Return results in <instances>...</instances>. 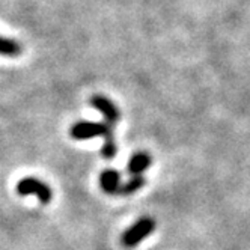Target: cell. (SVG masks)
<instances>
[{
	"instance_id": "2",
	"label": "cell",
	"mask_w": 250,
	"mask_h": 250,
	"mask_svg": "<svg viewBox=\"0 0 250 250\" xmlns=\"http://www.w3.org/2000/svg\"><path fill=\"white\" fill-rule=\"evenodd\" d=\"M155 230V220L152 217H140L121 237V244L125 249H133L140 244Z\"/></svg>"
},
{
	"instance_id": "8",
	"label": "cell",
	"mask_w": 250,
	"mask_h": 250,
	"mask_svg": "<svg viewBox=\"0 0 250 250\" xmlns=\"http://www.w3.org/2000/svg\"><path fill=\"white\" fill-rule=\"evenodd\" d=\"M21 53V45L9 38L0 37V55L8 56V58H15Z\"/></svg>"
},
{
	"instance_id": "7",
	"label": "cell",
	"mask_w": 250,
	"mask_h": 250,
	"mask_svg": "<svg viewBox=\"0 0 250 250\" xmlns=\"http://www.w3.org/2000/svg\"><path fill=\"white\" fill-rule=\"evenodd\" d=\"M146 180L144 175H133L128 181H125L124 184H121L119 190H118V196H131L134 193H137L142 187L145 186Z\"/></svg>"
},
{
	"instance_id": "3",
	"label": "cell",
	"mask_w": 250,
	"mask_h": 250,
	"mask_svg": "<svg viewBox=\"0 0 250 250\" xmlns=\"http://www.w3.org/2000/svg\"><path fill=\"white\" fill-rule=\"evenodd\" d=\"M17 193L20 196H37L42 205H47L53 199L51 188L41 180L35 176H24L17 184Z\"/></svg>"
},
{
	"instance_id": "6",
	"label": "cell",
	"mask_w": 250,
	"mask_h": 250,
	"mask_svg": "<svg viewBox=\"0 0 250 250\" xmlns=\"http://www.w3.org/2000/svg\"><path fill=\"white\" fill-rule=\"evenodd\" d=\"M151 163H152L151 155L145 151H139V152H134L131 155L128 166H127V170L131 176L133 175H142L151 166Z\"/></svg>"
},
{
	"instance_id": "4",
	"label": "cell",
	"mask_w": 250,
	"mask_h": 250,
	"mask_svg": "<svg viewBox=\"0 0 250 250\" xmlns=\"http://www.w3.org/2000/svg\"><path fill=\"white\" fill-rule=\"evenodd\" d=\"M89 101H91V105L94 107V109H97L105 118L107 124L115 125L119 121L121 112H119V109L112 100H109V98L101 95V94H95V95L91 97V100H89Z\"/></svg>"
},
{
	"instance_id": "5",
	"label": "cell",
	"mask_w": 250,
	"mask_h": 250,
	"mask_svg": "<svg viewBox=\"0 0 250 250\" xmlns=\"http://www.w3.org/2000/svg\"><path fill=\"white\" fill-rule=\"evenodd\" d=\"M100 187L105 194H116L121 187V175L115 169H105L100 173Z\"/></svg>"
},
{
	"instance_id": "1",
	"label": "cell",
	"mask_w": 250,
	"mask_h": 250,
	"mask_svg": "<svg viewBox=\"0 0 250 250\" xmlns=\"http://www.w3.org/2000/svg\"><path fill=\"white\" fill-rule=\"evenodd\" d=\"M113 125L107 122H87V121H80L74 124L69 130V134L74 140H87L94 139L98 136H103L104 139L115 137L113 136Z\"/></svg>"
},
{
	"instance_id": "9",
	"label": "cell",
	"mask_w": 250,
	"mask_h": 250,
	"mask_svg": "<svg viewBox=\"0 0 250 250\" xmlns=\"http://www.w3.org/2000/svg\"><path fill=\"white\" fill-rule=\"evenodd\" d=\"M101 155L103 158L105 160H113L116 157V152H118V146H116V142H115V137H109L105 139L104 145L101 146Z\"/></svg>"
}]
</instances>
